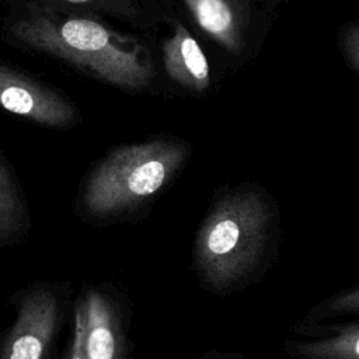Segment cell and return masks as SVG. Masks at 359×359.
I'll return each mask as SVG.
<instances>
[{
	"label": "cell",
	"mask_w": 359,
	"mask_h": 359,
	"mask_svg": "<svg viewBox=\"0 0 359 359\" xmlns=\"http://www.w3.org/2000/svg\"><path fill=\"white\" fill-rule=\"evenodd\" d=\"M66 1H70V3H88L91 0H66Z\"/></svg>",
	"instance_id": "5bb4252c"
},
{
	"label": "cell",
	"mask_w": 359,
	"mask_h": 359,
	"mask_svg": "<svg viewBox=\"0 0 359 359\" xmlns=\"http://www.w3.org/2000/svg\"><path fill=\"white\" fill-rule=\"evenodd\" d=\"M22 224V205L15 184L0 161V238H8Z\"/></svg>",
	"instance_id": "30bf717a"
},
{
	"label": "cell",
	"mask_w": 359,
	"mask_h": 359,
	"mask_svg": "<svg viewBox=\"0 0 359 359\" xmlns=\"http://www.w3.org/2000/svg\"><path fill=\"white\" fill-rule=\"evenodd\" d=\"M163 59L168 76L191 91L209 87V65L199 43L181 24L163 45Z\"/></svg>",
	"instance_id": "52a82bcc"
},
{
	"label": "cell",
	"mask_w": 359,
	"mask_h": 359,
	"mask_svg": "<svg viewBox=\"0 0 359 359\" xmlns=\"http://www.w3.org/2000/svg\"><path fill=\"white\" fill-rule=\"evenodd\" d=\"M184 3L205 34L227 50H240L245 25L240 0H184Z\"/></svg>",
	"instance_id": "ba28073f"
},
{
	"label": "cell",
	"mask_w": 359,
	"mask_h": 359,
	"mask_svg": "<svg viewBox=\"0 0 359 359\" xmlns=\"http://www.w3.org/2000/svg\"><path fill=\"white\" fill-rule=\"evenodd\" d=\"M87 306V359H119L118 323L111 303L98 292H88Z\"/></svg>",
	"instance_id": "9c48e42d"
},
{
	"label": "cell",
	"mask_w": 359,
	"mask_h": 359,
	"mask_svg": "<svg viewBox=\"0 0 359 359\" xmlns=\"http://www.w3.org/2000/svg\"><path fill=\"white\" fill-rule=\"evenodd\" d=\"M349 316H359V285L321 300L311 307L302 323H320Z\"/></svg>",
	"instance_id": "8fae6325"
},
{
	"label": "cell",
	"mask_w": 359,
	"mask_h": 359,
	"mask_svg": "<svg viewBox=\"0 0 359 359\" xmlns=\"http://www.w3.org/2000/svg\"><path fill=\"white\" fill-rule=\"evenodd\" d=\"M304 338L282 342L292 359H359V321L320 325L300 323L294 327Z\"/></svg>",
	"instance_id": "8992f818"
},
{
	"label": "cell",
	"mask_w": 359,
	"mask_h": 359,
	"mask_svg": "<svg viewBox=\"0 0 359 359\" xmlns=\"http://www.w3.org/2000/svg\"><path fill=\"white\" fill-rule=\"evenodd\" d=\"M11 34L28 46L121 88H143L153 76L151 65L135 45L91 18L35 13L17 21Z\"/></svg>",
	"instance_id": "7a4b0ae2"
},
{
	"label": "cell",
	"mask_w": 359,
	"mask_h": 359,
	"mask_svg": "<svg viewBox=\"0 0 359 359\" xmlns=\"http://www.w3.org/2000/svg\"><path fill=\"white\" fill-rule=\"evenodd\" d=\"M57 324V303L55 296L36 289L20 303L18 316L11 328L0 359H45Z\"/></svg>",
	"instance_id": "5b68a950"
},
{
	"label": "cell",
	"mask_w": 359,
	"mask_h": 359,
	"mask_svg": "<svg viewBox=\"0 0 359 359\" xmlns=\"http://www.w3.org/2000/svg\"><path fill=\"white\" fill-rule=\"evenodd\" d=\"M344 48L352 66L359 72V24H352L345 29Z\"/></svg>",
	"instance_id": "7c38bea8"
},
{
	"label": "cell",
	"mask_w": 359,
	"mask_h": 359,
	"mask_svg": "<svg viewBox=\"0 0 359 359\" xmlns=\"http://www.w3.org/2000/svg\"><path fill=\"white\" fill-rule=\"evenodd\" d=\"M279 219L275 199L259 184H238L216 195L192 248L202 287L224 296L258 282L275 258Z\"/></svg>",
	"instance_id": "6da1fadb"
},
{
	"label": "cell",
	"mask_w": 359,
	"mask_h": 359,
	"mask_svg": "<svg viewBox=\"0 0 359 359\" xmlns=\"http://www.w3.org/2000/svg\"><path fill=\"white\" fill-rule=\"evenodd\" d=\"M0 107L52 128L67 126L77 116L74 107L62 94L1 63Z\"/></svg>",
	"instance_id": "277c9868"
},
{
	"label": "cell",
	"mask_w": 359,
	"mask_h": 359,
	"mask_svg": "<svg viewBox=\"0 0 359 359\" xmlns=\"http://www.w3.org/2000/svg\"><path fill=\"white\" fill-rule=\"evenodd\" d=\"M199 359H247L241 355H237V353H223V352H210V353H206L203 356H201Z\"/></svg>",
	"instance_id": "4fadbf2b"
},
{
	"label": "cell",
	"mask_w": 359,
	"mask_h": 359,
	"mask_svg": "<svg viewBox=\"0 0 359 359\" xmlns=\"http://www.w3.org/2000/svg\"><path fill=\"white\" fill-rule=\"evenodd\" d=\"M189 156L188 143L164 137L112 150L87 181L86 209L112 215L139 208L174 181Z\"/></svg>",
	"instance_id": "3957f363"
}]
</instances>
